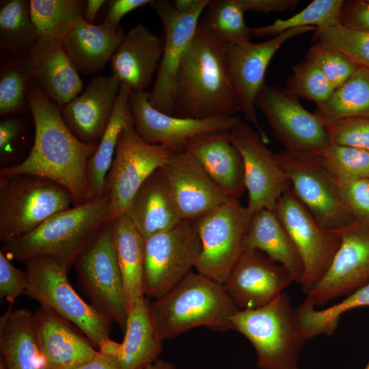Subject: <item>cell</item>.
Here are the masks:
<instances>
[{
	"instance_id": "obj_1",
	"label": "cell",
	"mask_w": 369,
	"mask_h": 369,
	"mask_svg": "<svg viewBox=\"0 0 369 369\" xmlns=\"http://www.w3.org/2000/svg\"><path fill=\"white\" fill-rule=\"evenodd\" d=\"M27 100L35 127L33 146L22 162L1 168V177L23 174L43 177L66 189L76 205L88 201L91 196L87 164L98 144L80 141L65 123L62 108L32 79Z\"/></svg>"
},
{
	"instance_id": "obj_2",
	"label": "cell",
	"mask_w": 369,
	"mask_h": 369,
	"mask_svg": "<svg viewBox=\"0 0 369 369\" xmlns=\"http://www.w3.org/2000/svg\"><path fill=\"white\" fill-rule=\"evenodd\" d=\"M241 103L232 83L225 44L199 23L178 66L174 116L202 119L235 116Z\"/></svg>"
},
{
	"instance_id": "obj_3",
	"label": "cell",
	"mask_w": 369,
	"mask_h": 369,
	"mask_svg": "<svg viewBox=\"0 0 369 369\" xmlns=\"http://www.w3.org/2000/svg\"><path fill=\"white\" fill-rule=\"evenodd\" d=\"M109 206L105 192L52 215L28 234L3 243L1 250L10 259L24 262L49 256L68 270L109 221Z\"/></svg>"
},
{
	"instance_id": "obj_4",
	"label": "cell",
	"mask_w": 369,
	"mask_h": 369,
	"mask_svg": "<svg viewBox=\"0 0 369 369\" xmlns=\"http://www.w3.org/2000/svg\"><path fill=\"white\" fill-rule=\"evenodd\" d=\"M150 314L163 341L197 327L234 330L232 318L239 308L224 286L196 272L150 303Z\"/></svg>"
},
{
	"instance_id": "obj_5",
	"label": "cell",
	"mask_w": 369,
	"mask_h": 369,
	"mask_svg": "<svg viewBox=\"0 0 369 369\" xmlns=\"http://www.w3.org/2000/svg\"><path fill=\"white\" fill-rule=\"evenodd\" d=\"M232 323L234 330L254 347L259 368L298 369L299 356L307 340L286 293L264 306L239 310Z\"/></svg>"
},
{
	"instance_id": "obj_6",
	"label": "cell",
	"mask_w": 369,
	"mask_h": 369,
	"mask_svg": "<svg viewBox=\"0 0 369 369\" xmlns=\"http://www.w3.org/2000/svg\"><path fill=\"white\" fill-rule=\"evenodd\" d=\"M72 202L71 193L49 179L29 174L0 177V241L28 234Z\"/></svg>"
},
{
	"instance_id": "obj_7",
	"label": "cell",
	"mask_w": 369,
	"mask_h": 369,
	"mask_svg": "<svg viewBox=\"0 0 369 369\" xmlns=\"http://www.w3.org/2000/svg\"><path fill=\"white\" fill-rule=\"evenodd\" d=\"M25 263L29 282L26 295L73 323L96 348L109 338L112 320L78 295L65 267L46 256Z\"/></svg>"
},
{
	"instance_id": "obj_8",
	"label": "cell",
	"mask_w": 369,
	"mask_h": 369,
	"mask_svg": "<svg viewBox=\"0 0 369 369\" xmlns=\"http://www.w3.org/2000/svg\"><path fill=\"white\" fill-rule=\"evenodd\" d=\"M202 249L195 220L144 239V295L158 299L195 267Z\"/></svg>"
},
{
	"instance_id": "obj_9",
	"label": "cell",
	"mask_w": 369,
	"mask_h": 369,
	"mask_svg": "<svg viewBox=\"0 0 369 369\" xmlns=\"http://www.w3.org/2000/svg\"><path fill=\"white\" fill-rule=\"evenodd\" d=\"M274 155L295 195L324 228L336 232L356 221L340 198L320 155L287 149Z\"/></svg>"
},
{
	"instance_id": "obj_10",
	"label": "cell",
	"mask_w": 369,
	"mask_h": 369,
	"mask_svg": "<svg viewBox=\"0 0 369 369\" xmlns=\"http://www.w3.org/2000/svg\"><path fill=\"white\" fill-rule=\"evenodd\" d=\"M251 212L239 199L195 220L202 249L195 268L197 273L223 284L243 251V241Z\"/></svg>"
},
{
	"instance_id": "obj_11",
	"label": "cell",
	"mask_w": 369,
	"mask_h": 369,
	"mask_svg": "<svg viewBox=\"0 0 369 369\" xmlns=\"http://www.w3.org/2000/svg\"><path fill=\"white\" fill-rule=\"evenodd\" d=\"M275 212L293 242L303 265V292L308 294L328 271L340 245L337 232L324 228L291 188L279 197Z\"/></svg>"
},
{
	"instance_id": "obj_12",
	"label": "cell",
	"mask_w": 369,
	"mask_h": 369,
	"mask_svg": "<svg viewBox=\"0 0 369 369\" xmlns=\"http://www.w3.org/2000/svg\"><path fill=\"white\" fill-rule=\"evenodd\" d=\"M173 154L162 146L145 141L133 125L122 131L106 180L105 192L110 197L109 221L126 214L141 184Z\"/></svg>"
},
{
	"instance_id": "obj_13",
	"label": "cell",
	"mask_w": 369,
	"mask_h": 369,
	"mask_svg": "<svg viewBox=\"0 0 369 369\" xmlns=\"http://www.w3.org/2000/svg\"><path fill=\"white\" fill-rule=\"evenodd\" d=\"M287 88L265 84L256 101L285 149L320 155L330 145L327 128Z\"/></svg>"
},
{
	"instance_id": "obj_14",
	"label": "cell",
	"mask_w": 369,
	"mask_h": 369,
	"mask_svg": "<svg viewBox=\"0 0 369 369\" xmlns=\"http://www.w3.org/2000/svg\"><path fill=\"white\" fill-rule=\"evenodd\" d=\"M74 264L80 286L92 305L124 329L127 312L110 221L102 227Z\"/></svg>"
},
{
	"instance_id": "obj_15",
	"label": "cell",
	"mask_w": 369,
	"mask_h": 369,
	"mask_svg": "<svg viewBox=\"0 0 369 369\" xmlns=\"http://www.w3.org/2000/svg\"><path fill=\"white\" fill-rule=\"evenodd\" d=\"M316 29L312 26L299 27L286 30L262 42L225 44L228 71L240 100L241 111L245 119L254 126L265 144L269 143V139L258 120L255 101L265 85L267 67L277 51L287 40Z\"/></svg>"
},
{
	"instance_id": "obj_16",
	"label": "cell",
	"mask_w": 369,
	"mask_h": 369,
	"mask_svg": "<svg viewBox=\"0 0 369 369\" xmlns=\"http://www.w3.org/2000/svg\"><path fill=\"white\" fill-rule=\"evenodd\" d=\"M149 95L148 91L131 93L134 128L145 141L162 146L174 153L184 152L201 135L229 131L241 120L236 115L194 119L168 115L150 104Z\"/></svg>"
},
{
	"instance_id": "obj_17",
	"label": "cell",
	"mask_w": 369,
	"mask_h": 369,
	"mask_svg": "<svg viewBox=\"0 0 369 369\" xmlns=\"http://www.w3.org/2000/svg\"><path fill=\"white\" fill-rule=\"evenodd\" d=\"M210 0H202L195 10L178 12L172 1L154 0L150 3L163 24V55L149 102L158 111L174 115L175 81L180 61L196 31L200 17Z\"/></svg>"
},
{
	"instance_id": "obj_18",
	"label": "cell",
	"mask_w": 369,
	"mask_h": 369,
	"mask_svg": "<svg viewBox=\"0 0 369 369\" xmlns=\"http://www.w3.org/2000/svg\"><path fill=\"white\" fill-rule=\"evenodd\" d=\"M228 135L243 159L247 207L251 213L262 208L275 211L279 197L291 186L274 153L258 133L242 120L228 131Z\"/></svg>"
},
{
	"instance_id": "obj_19",
	"label": "cell",
	"mask_w": 369,
	"mask_h": 369,
	"mask_svg": "<svg viewBox=\"0 0 369 369\" xmlns=\"http://www.w3.org/2000/svg\"><path fill=\"white\" fill-rule=\"evenodd\" d=\"M336 232L340 245L328 271L304 300L314 307L369 283V221H356Z\"/></svg>"
},
{
	"instance_id": "obj_20",
	"label": "cell",
	"mask_w": 369,
	"mask_h": 369,
	"mask_svg": "<svg viewBox=\"0 0 369 369\" xmlns=\"http://www.w3.org/2000/svg\"><path fill=\"white\" fill-rule=\"evenodd\" d=\"M159 171L183 220H196L234 199L186 151L174 153Z\"/></svg>"
},
{
	"instance_id": "obj_21",
	"label": "cell",
	"mask_w": 369,
	"mask_h": 369,
	"mask_svg": "<svg viewBox=\"0 0 369 369\" xmlns=\"http://www.w3.org/2000/svg\"><path fill=\"white\" fill-rule=\"evenodd\" d=\"M294 279L288 269L258 250H243L223 286L239 310L264 306Z\"/></svg>"
},
{
	"instance_id": "obj_22",
	"label": "cell",
	"mask_w": 369,
	"mask_h": 369,
	"mask_svg": "<svg viewBox=\"0 0 369 369\" xmlns=\"http://www.w3.org/2000/svg\"><path fill=\"white\" fill-rule=\"evenodd\" d=\"M121 86L113 74L94 76L82 92L62 108L72 133L86 144H98L113 113Z\"/></svg>"
},
{
	"instance_id": "obj_23",
	"label": "cell",
	"mask_w": 369,
	"mask_h": 369,
	"mask_svg": "<svg viewBox=\"0 0 369 369\" xmlns=\"http://www.w3.org/2000/svg\"><path fill=\"white\" fill-rule=\"evenodd\" d=\"M26 58L32 80L61 108L83 90V83L61 40L40 38Z\"/></svg>"
},
{
	"instance_id": "obj_24",
	"label": "cell",
	"mask_w": 369,
	"mask_h": 369,
	"mask_svg": "<svg viewBox=\"0 0 369 369\" xmlns=\"http://www.w3.org/2000/svg\"><path fill=\"white\" fill-rule=\"evenodd\" d=\"M163 41L142 24L130 29L111 59V70L131 92H141L150 85L157 73Z\"/></svg>"
},
{
	"instance_id": "obj_25",
	"label": "cell",
	"mask_w": 369,
	"mask_h": 369,
	"mask_svg": "<svg viewBox=\"0 0 369 369\" xmlns=\"http://www.w3.org/2000/svg\"><path fill=\"white\" fill-rule=\"evenodd\" d=\"M44 369H77L96 353L67 320L40 305L33 313Z\"/></svg>"
},
{
	"instance_id": "obj_26",
	"label": "cell",
	"mask_w": 369,
	"mask_h": 369,
	"mask_svg": "<svg viewBox=\"0 0 369 369\" xmlns=\"http://www.w3.org/2000/svg\"><path fill=\"white\" fill-rule=\"evenodd\" d=\"M185 151L232 197L239 199L246 191L243 159L230 141L228 131L201 135Z\"/></svg>"
},
{
	"instance_id": "obj_27",
	"label": "cell",
	"mask_w": 369,
	"mask_h": 369,
	"mask_svg": "<svg viewBox=\"0 0 369 369\" xmlns=\"http://www.w3.org/2000/svg\"><path fill=\"white\" fill-rule=\"evenodd\" d=\"M126 215L144 239L173 229L183 221L159 169L137 190Z\"/></svg>"
},
{
	"instance_id": "obj_28",
	"label": "cell",
	"mask_w": 369,
	"mask_h": 369,
	"mask_svg": "<svg viewBox=\"0 0 369 369\" xmlns=\"http://www.w3.org/2000/svg\"><path fill=\"white\" fill-rule=\"evenodd\" d=\"M125 33L122 28L83 20L61 40L79 74L95 75L111 60Z\"/></svg>"
},
{
	"instance_id": "obj_29",
	"label": "cell",
	"mask_w": 369,
	"mask_h": 369,
	"mask_svg": "<svg viewBox=\"0 0 369 369\" xmlns=\"http://www.w3.org/2000/svg\"><path fill=\"white\" fill-rule=\"evenodd\" d=\"M243 250H258L264 253L286 267L294 282L301 284L302 260L275 211L262 208L251 213L244 237Z\"/></svg>"
},
{
	"instance_id": "obj_30",
	"label": "cell",
	"mask_w": 369,
	"mask_h": 369,
	"mask_svg": "<svg viewBox=\"0 0 369 369\" xmlns=\"http://www.w3.org/2000/svg\"><path fill=\"white\" fill-rule=\"evenodd\" d=\"M13 304L0 318V350L7 369H44L34 314Z\"/></svg>"
},
{
	"instance_id": "obj_31",
	"label": "cell",
	"mask_w": 369,
	"mask_h": 369,
	"mask_svg": "<svg viewBox=\"0 0 369 369\" xmlns=\"http://www.w3.org/2000/svg\"><path fill=\"white\" fill-rule=\"evenodd\" d=\"M148 299H138L127 312L124 337L117 360L122 369H142L157 359L163 341L153 324Z\"/></svg>"
},
{
	"instance_id": "obj_32",
	"label": "cell",
	"mask_w": 369,
	"mask_h": 369,
	"mask_svg": "<svg viewBox=\"0 0 369 369\" xmlns=\"http://www.w3.org/2000/svg\"><path fill=\"white\" fill-rule=\"evenodd\" d=\"M110 225L128 312L138 299L144 297V239L126 214L111 221Z\"/></svg>"
},
{
	"instance_id": "obj_33",
	"label": "cell",
	"mask_w": 369,
	"mask_h": 369,
	"mask_svg": "<svg viewBox=\"0 0 369 369\" xmlns=\"http://www.w3.org/2000/svg\"><path fill=\"white\" fill-rule=\"evenodd\" d=\"M131 89L121 83L110 121L88 159L87 174L91 199L105 194L106 180L113 163L119 137L127 126H134L130 105Z\"/></svg>"
},
{
	"instance_id": "obj_34",
	"label": "cell",
	"mask_w": 369,
	"mask_h": 369,
	"mask_svg": "<svg viewBox=\"0 0 369 369\" xmlns=\"http://www.w3.org/2000/svg\"><path fill=\"white\" fill-rule=\"evenodd\" d=\"M39 38L29 1H1L0 48L3 56L27 57Z\"/></svg>"
},
{
	"instance_id": "obj_35",
	"label": "cell",
	"mask_w": 369,
	"mask_h": 369,
	"mask_svg": "<svg viewBox=\"0 0 369 369\" xmlns=\"http://www.w3.org/2000/svg\"><path fill=\"white\" fill-rule=\"evenodd\" d=\"M314 113L325 124L346 118L369 117V69L359 67Z\"/></svg>"
},
{
	"instance_id": "obj_36",
	"label": "cell",
	"mask_w": 369,
	"mask_h": 369,
	"mask_svg": "<svg viewBox=\"0 0 369 369\" xmlns=\"http://www.w3.org/2000/svg\"><path fill=\"white\" fill-rule=\"evenodd\" d=\"M85 1L31 0L30 14L40 38L62 40L83 20Z\"/></svg>"
},
{
	"instance_id": "obj_37",
	"label": "cell",
	"mask_w": 369,
	"mask_h": 369,
	"mask_svg": "<svg viewBox=\"0 0 369 369\" xmlns=\"http://www.w3.org/2000/svg\"><path fill=\"white\" fill-rule=\"evenodd\" d=\"M239 0H210L199 24L224 44H243L254 36Z\"/></svg>"
},
{
	"instance_id": "obj_38",
	"label": "cell",
	"mask_w": 369,
	"mask_h": 369,
	"mask_svg": "<svg viewBox=\"0 0 369 369\" xmlns=\"http://www.w3.org/2000/svg\"><path fill=\"white\" fill-rule=\"evenodd\" d=\"M365 306H369V283L331 307L317 310L303 301L295 308V311L303 335L306 340H309L323 334L332 335L343 314Z\"/></svg>"
},
{
	"instance_id": "obj_39",
	"label": "cell",
	"mask_w": 369,
	"mask_h": 369,
	"mask_svg": "<svg viewBox=\"0 0 369 369\" xmlns=\"http://www.w3.org/2000/svg\"><path fill=\"white\" fill-rule=\"evenodd\" d=\"M342 0H314L299 13L286 19H277L273 23L251 29L254 36L275 37L284 31L299 27L325 28L340 23Z\"/></svg>"
},
{
	"instance_id": "obj_40",
	"label": "cell",
	"mask_w": 369,
	"mask_h": 369,
	"mask_svg": "<svg viewBox=\"0 0 369 369\" xmlns=\"http://www.w3.org/2000/svg\"><path fill=\"white\" fill-rule=\"evenodd\" d=\"M31 76L26 57L5 55L0 71V114L20 113L29 107L27 94Z\"/></svg>"
},
{
	"instance_id": "obj_41",
	"label": "cell",
	"mask_w": 369,
	"mask_h": 369,
	"mask_svg": "<svg viewBox=\"0 0 369 369\" xmlns=\"http://www.w3.org/2000/svg\"><path fill=\"white\" fill-rule=\"evenodd\" d=\"M320 159L335 183L369 179V152L366 150L331 144Z\"/></svg>"
},
{
	"instance_id": "obj_42",
	"label": "cell",
	"mask_w": 369,
	"mask_h": 369,
	"mask_svg": "<svg viewBox=\"0 0 369 369\" xmlns=\"http://www.w3.org/2000/svg\"><path fill=\"white\" fill-rule=\"evenodd\" d=\"M315 42L324 43L342 53L358 67L369 69V33L341 24L316 28Z\"/></svg>"
},
{
	"instance_id": "obj_43",
	"label": "cell",
	"mask_w": 369,
	"mask_h": 369,
	"mask_svg": "<svg viewBox=\"0 0 369 369\" xmlns=\"http://www.w3.org/2000/svg\"><path fill=\"white\" fill-rule=\"evenodd\" d=\"M286 88L298 98L315 102L317 107L323 104L334 90L318 67L306 57L293 66Z\"/></svg>"
},
{
	"instance_id": "obj_44",
	"label": "cell",
	"mask_w": 369,
	"mask_h": 369,
	"mask_svg": "<svg viewBox=\"0 0 369 369\" xmlns=\"http://www.w3.org/2000/svg\"><path fill=\"white\" fill-rule=\"evenodd\" d=\"M306 58L322 71L334 90L347 81L359 68L338 50L320 42H315Z\"/></svg>"
},
{
	"instance_id": "obj_45",
	"label": "cell",
	"mask_w": 369,
	"mask_h": 369,
	"mask_svg": "<svg viewBox=\"0 0 369 369\" xmlns=\"http://www.w3.org/2000/svg\"><path fill=\"white\" fill-rule=\"evenodd\" d=\"M331 144L369 152V117H351L325 124Z\"/></svg>"
},
{
	"instance_id": "obj_46",
	"label": "cell",
	"mask_w": 369,
	"mask_h": 369,
	"mask_svg": "<svg viewBox=\"0 0 369 369\" xmlns=\"http://www.w3.org/2000/svg\"><path fill=\"white\" fill-rule=\"evenodd\" d=\"M335 184L342 203L355 220L369 221V179Z\"/></svg>"
},
{
	"instance_id": "obj_47",
	"label": "cell",
	"mask_w": 369,
	"mask_h": 369,
	"mask_svg": "<svg viewBox=\"0 0 369 369\" xmlns=\"http://www.w3.org/2000/svg\"><path fill=\"white\" fill-rule=\"evenodd\" d=\"M29 286L26 273L14 266L10 259L0 250V295L13 304L16 299L26 294Z\"/></svg>"
},
{
	"instance_id": "obj_48",
	"label": "cell",
	"mask_w": 369,
	"mask_h": 369,
	"mask_svg": "<svg viewBox=\"0 0 369 369\" xmlns=\"http://www.w3.org/2000/svg\"><path fill=\"white\" fill-rule=\"evenodd\" d=\"M341 25L369 33V0L344 1Z\"/></svg>"
},
{
	"instance_id": "obj_49",
	"label": "cell",
	"mask_w": 369,
	"mask_h": 369,
	"mask_svg": "<svg viewBox=\"0 0 369 369\" xmlns=\"http://www.w3.org/2000/svg\"><path fill=\"white\" fill-rule=\"evenodd\" d=\"M24 121L17 117L3 118L0 121V156L8 157L16 148L25 131Z\"/></svg>"
},
{
	"instance_id": "obj_50",
	"label": "cell",
	"mask_w": 369,
	"mask_h": 369,
	"mask_svg": "<svg viewBox=\"0 0 369 369\" xmlns=\"http://www.w3.org/2000/svg\"><path fill=\"white\" fill-rule=\"evenodd\" d=\"M152 0H111L103 23L112 26H120L121 19L128 13L139 8L150 5Z\"/></svg>"
},
{
	"instance_id": "obj_51",
	"label": "cell",
	"mask_w": 369,
	"mask_h": 369,
	"mask_svg": "<svg viewBox=\"0 0 369 369\" xmlns=\"http://www.w3.org/2000/svg\"><path fill=\"white\" fill-rule=\"evenodd\" d=\"M239 2L246 11L269 13L284 12L294 8L298 0H239Z\"/></svg>"
},
{
	"instance_id": "obj_52",
	"label": "cell",
	"mask_w": 369,
	"mask_h": 369,
	"mask_svg": "<svg viewBox=\"0 0 369 369\" xmlns=\"http://www.w3.org/2000/svg\"><path fill=\"white\" fill-rule=\"evenodd\" d=\"M77 369H122L117 359L97 351L94 357Z\"/></svg>"
},
{
	"instance_id": "obj_53",
	"label": "cell",
	"mask_w": 369,
	"mask_h": 369,
	"mask_svg": "<svg viewBox=\"0 0 369 369\" xmlns=\"http://www.w3.org/2000/svg\"><path fill=\"white\" fill-rule=\"evenodd\" d=\"M106 2L105 0L85 1L83 10L84 20L90 23L94 24L98 12Z\"/></svg>"
},
{
	"instance_id": "obj_54",
	"label": "cell",
	"mask_w": 369,
	"mask_h": 369,
	"mask_svg": "<svg viewBox=\"0 0 369 369\" xmlns=\"http://www.w3.org/2000/svg\"><path fill=\"white\" fill-rule=\"evenodd\" d=\"M202 0H174L172 3L174 8L180 13L189 12L197 8Z\"/></svg>"
},
{
	"instance_id": "obj_55",
	"label": "cell",
	"mask_w": 369,
	"mask_h": 369,
	"mask_svg": "<svg viewBox=\"0 0 369 369\" xmlns=\"http://www.w3.org/2000/svg\"><path fill=\"white\" fill-rule=\"evenodd\" d=\"M142 369H176V368L171 362L159 359Z\"/></svg>"
},
{
	"instance_id": "obj_56",
	"label": "cell",
	"mask_w": 369,
	"mask_h": 369,
	"mask_svg": "<svg viewBox=\"0 0 369 369\" xmlns=\"http://www.w3.org/2000/svg\"><path fill=\"white\" fill-rule=\"evenodd\" d=\"M0 369H7L5 364L1 357L0 359Z\"/></svg>"
},
{
	"instance_id": "obj_57",
	"label": "cell",
	"mask_w": 369,
	"mask_h": 369,
	"mask_svg": "<svg viewBox=\"0 0 369 369\" xmlns=\"http://www.w3.org/2000/svg\"><path fill=\"white\" fill-rule=\"evenodd\" d=\"M364 369H369V361L368 364L366 365V366L364 368Z\"/></svg>"
}]
</instances>
